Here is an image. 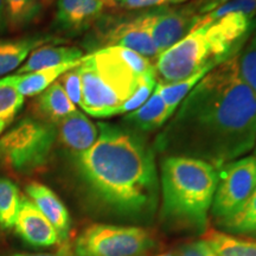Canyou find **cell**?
Returning <instances> with one entry per match:
<instances>
[{"label": "cell", "instance_id": "6da1fadb", "mask_svg": "<svg viewBox=\"0 0 256 256\" xmlns=\"http://www.w3.org/2000/svg\"><path fill=\"white\" fill-rule=\"evenodd\" d=\"M238 55L208 72L185 96L156 136L158 151L220 168L254 148L256 94L240 74Z\"/></svg>", "mask_w": 256, "mask_h": 256}, {"label": "cell", "instance_id": "7a4b0ae2", "mask_svg": "<svg viewBox=\"0 0 256 256\" xmlns=\"http://www.w3.org/2000/svg\"><path fill=\"white\" fill-rule=\"evenodd\" d=\"M98 136L75 156L78 174L94 196L124 216L156 209L158 174L153 148L133 130L98 122Z\"/></svg>", "mask_w": 256, "mask_h": 256}, {"label": "cell", "instance_id": "3957f363", "mask_svg": "<svg viewBox=\"0 0 256 256\" xmlns=\"http://www.w3.org/2000/svg\"><path fill=\"white\" fill-rule=\"evenodd\" d=\"M252 28V18L230 14L206 23H198L154 63L156 82L168 84L188 78L202 69H214L238 55Z\"/></svg>", "mask_w": 256, "mask_h": 256}, {"label": "cell", "instance_id": "277c9868", "mask_svg": "<svg viewBox=\"0 0 256 256\" xmlns=\"http://www.w3.org/2000/svg\"><path fill=\"white\" fill-rule=\"evenodd\" d=\"M78 69L82 82L80 107L90 116L104 119L119 115L122 104L132 98L154 66L136 51L107 46L83 56Z\"/></svg>", "mask_w": 256, "mask_h": 256}, {"label": "cell", "instance_id": "5b68a950", "mask_svg": "<svg viewBox=\"0 0 256 256\" xmlns=\"http://www.w3.org/2000/svg\"><path fill=\"white\" fill-rule=\"evenodd\" d=\"M218 168L209 162L168 156L162 162V215L200 230L206 226Z\"/></svg>", "mask_w": 256, "mask_h": 256}, {"label": "cell", "instance_id": "8992f818", "mask_svg": "<svg viewBox=\"0 0 256 256\" xmlns=\"http://www.w3.org/2000/svg\"><path fill=\"white\" fill-rule=\"evenodd\" d=\"M57 139L56 126L36 118H24L0 138V168L28 176L46 165Z\"/></svg>", "mask_w": 256, "mask_h": 256}, {"label": "cell", "instance_id": "52a82bcc", "mask_svg": "<svg viewBox=\"0 0 256 256\" xmlns=\"http://www.w3.org/2000/svg\"><path fill=\"white\" fill-rule=\"evenodd\" d=\"M153 247L145 229L98 223L80 234L74 249L80 256H146Z\"/></svg>", "mask_w": 256, "mask_h": 256}, {"label": "cell", "instance_id": "ba28073f", "mask_svg": "<svg viewBox=\"0 0 256 256\" xmlns=\"http://www.w3.org/2000/svg\"><path fill=\"white\" fill-rule=\"evenodd\" d=\"M256 188V156L236 159L218 168V183L214 194L211 212L224 220L244 206Z\"/></svg>", "mask_w": 256, "mask_h": 256}, {"label": "cell", "instance_id": "9c48e42d", "mask_svg": "<svg viewBox=\"0 0 256 256\" xmlns=\"http://www.w3.org/2000/svg\"><path fill=\"white\" fill-rule=\"evenodd\" d=\"M156 8L139 14L126 16L106 25L101 34V48H126L146 58H158V50L153 42L151 28Z\"/></svg>", "mask_w": 256, "mask_h": 256}, {"label": "cell", "instance_id": "30bf717a", "mask_svg": "<svg viewBox=\"0 0 256 256\" xmlns=\"http://www.w3.org/2000/svg\"><path fill=\"white\" fill-rule=\"evenodd\" d=\"M200 17L190 4L177 8H156L151 34L159 55L190 34Z\"/></svg>", "mask_w": 256, "mask_h": 256}, {"label": "cell", "instance_id": "8fae6325", "mask_svg": "<svg viewBox=\"0 0 256 256\" xmlns=\"http://www.w3.org/2000/svg\"><path fill=\"white\" fill-rule=\"evenodd\" d=\"M113 0H57L55 26L66 34H80L95 24Z\"/></svg>", "mask_w": 256, "mask_h": 256}, {"label": "cell", "instance_id": "7c38bea8", "mask_svg": "<svg viewBox=\"0 0 256 256\" xmlns=\"http://www.w3.org/2000/svg\"><path fill=\"white\" fill-rule=\"evenodd\" d=\"M14 229L32 247L46 248L60 243L58 234L52 224L26 196H22Z\"/></svg>", "mask_w": 256, "mask_h": 256}, {"label": "cell", "instance_id": "4fadbf2b", "mask_svg": "<svg viewBox=\"0 0 256 256\" xmlns=\"http://www.w3.org/2000/svg\"><path fill=\"white\" fill-rule=\"evenodd\" d=\"M25 192L26 197L34 202V206L56 229L60 243L66 242L72 229V218L60 197L50 188L38 182L28 183L25 186Z\"/></svg>", "mask_w": 256, "mask_h": 256}, {"label": "cell", "instance_id": "5bb4252c", "mask_svg": "<svg viewBox=\"0 0 256 256\" xmlns=\"http://www.w3.org/2000/svg\"><path fill=\"white\" fill-rule=\"evenodd\" d=\"M56 132L60 142L75 156L88 151L98 136V124L80 110L60 120L56 124Z\"/></svg>", "mask_w": 256, "mask_h": 256}, {"label": "cell", "instance_id": "9a60e30c", "mask_svg": "<svg viewBox=\"0 0 256 256\" xmlns=\"http://www.w3.org/2000/svg\"><path fill=\"white\" fill-rule=\"evenodd\" d=\"M172 115L174 112L165 104L158 87L156 86L148 100L138 110L124 115L122 121L136 132H153L164 126L171 119Z\"/></svg>", "mask_w": 256, "mask_h": 256}, {"label": "cell", "instance_id": "2e32d148", "mask_svg": "<svg viewBox=\"0 0 256 256\" xmlns=\"http://www.w3.org/2000/svg\"><path fill=\"white\" fill-rule=\"evenodd\" d=\"M83 57V51L76 46H42L34 49L26 60L17 69V75L38 72L60 64L78 62Z\"/></svg>", "mask_w": 256, "mask_h": 256}, {"label": "cell", "instance_id": "e0dca14e", "mask_svg": "<svg viewBox=\"0 0 256 256\" xmlns=\"http://www.w3.org/2000/svg\"><path fill=\"white\" fill-rule=\"evenodd\" d=\"M34 106L38 119L55 126L64 118L78 110L58 81L54 82L50 87L37 95Z\"/></svg>", "mask_w": 256, "mask_h": 256}, {"label": "cell", "instance_id": "ac0fdd59", "mask_svg": "<svg viewBox=\"0 0 256 256\" xmlns=\"http://www.w3.org/2000/svg\"><path fill=\"white\" fill-rule=\"evenodd\" d=\"M50 38L30 36L0 40V76L17 70L30 54L49 42Z\"/></svg>", "mask_w": 256, "mask_h": 256}, {"label": "cell", "instance_id": "d6986e66", "mask_svg": "<svg viewBox=\"0 0 256 256\" xmlns=\"http://www.w3.org/2000/svg\"><path fill=\"white\" fill-rule=\"evenodd\" d=\"M81 60L78 62L60 64V66H52V68L23 74V75H17L16 74V83H17L18 92L24 98L25 96L40 95L42 92H44L48 87H50L54 82H56L57 78H60L63 74L78 66L81 63Z\"/></svg>", "mask_w": 256, "mask_h": 256}, {"label": "cell", "instance_id": "ffe728a7", "mask_svg": "<svg viewBox=\"0 0 256 256\" xmlns=\"http://www.w3.org/2000/svg\"><path fill=\"white\" fill-rule=\"evenodd\" d=\"M204 241L217 256H256V238H243L230 234L210 229Z\"/></svg>", "mask_w": 256, "mask_h": 256}, {"label": "cell", "instance_id": "44dd1931", "mask_svg": "<svg viewBox=\"0 0 256 256\" xmlns=\"http://www.w3.org/2000/svg\"><path fill=\"white\" fill-rule=\"evenodd\" d=\"M4 2L8 30H24L40 19L43 12L40 0H2Z\"/></svg>", "mask_w": 256, "mask_h": 256}, {"label": "cell", "instance_id": "7402d4cb", "mask_svg": "<svg viewBox=\"0 0 256 256\" xmlns=\"http://www.w3.org/2000/svg\"><path fill=\"white\" fill-rule=\"evenodd\" d=\"M20 200L17 184L11 179L0 177V226L2 229L14 228Z\"/></svg>", "mask_w": 256, "mask_h": 256}, {"label": "cell", "instance_id": "603a6c76", "mask_svg": "<svg viewBox=\"0 0 256 256\" xmlns=\"http://www.w3.org/2000/svg\"><path fill=\"white\" fill-rule=\"evenodd\" d=\"M24 104V96L18 92L16 75L0 78V120L8 124L17 116Z\"/></svg>", "mask_w": 256, "mask_h": 256}, {"label": "cell", "instance_id": "cb8c5ba5", "mask_svg": "<svg viewBox=\"0 0 256 256\" xmlns=\"http://www.w3.org/2000/svg\"><path fill=\"white\" fill-rule=\"evenodd\" d=\"M211 70L212 69H202L198 72L194 74V75L182 80V81L168 83V84H160V83H156V87L159 89L160 95L164 98L165 104H168L170 110L174 113L176 110L178 108V106L180 104V102L185 98V96H186L188 92L194 89V86H196L208 72H210Z\"/></svg>", "mask_w": 256, "mask_h": 256}, {"label": "cell", "instance_id": "d4e9b609", "mask_svg": "<svg viewBox=\"0 0 256 256\" xmlns=\"http://www.w3.org/2000/svg\"><path fill=\"white\" fill-rule=\"evenodd\" d=\"M220 226L230 234L252 235L256 232V188L244 206L234 216L220 220Z\"/></svg>", "mask_w": 256, "mask_h": 256}, {"label": "cell", "instance_id": "484cf974", "mask_svg": "<svg viewBox=\"0 0 256 256\" xmlns=\"http://www.w3.org/2000/svg\"><path fill=\"white\" fill-rule=\"evenodd\" d=\"M238 64L242 78L256 94V32L240 50Z\"/></svg>", "mask_w": 256, "mask_h": 256}, {"label": "cell", "instance_id": "4316f807", "mask_svg": "<svg viewBox=\"0 0 256 256\" xmlns=\"http://www.w3.org/2000/svg\"><path fill=\"white\" fill-rule=\"evenodd\" d=\"M230 14H243L248 17L254 18L256 14V0H232V2L220 5V8L209 12V14L200 16L198 19V23L216 20V19H220Z\"/></svg>", "mask_w": 256, "mask_h": 256}, {"label": "cell", "instance_id": "83f0119b", "mask_svg": "<svg viewBox=\"0 0 256 256\" xmlns=\"http://www.w3.org/2000/svg\"><path fill=\"white\" fill-rule=\"evenodd\" d=\"M58 82L62 84L64 92L68 95L70 101L74 104L80 106L82 100V82L78 66L70 69L66 74H63L58 80Z\"/></svg>", "mask_w": 256, "mask_h": 256}, {"label": "cell", "instance_id": "f1b7e54d", "mask_svg": "<svg viewBox=\"0 0 256 256\" xmlns=\"http://www.w3.org/2000/svg\"><path fill=\"white\" fill-rule=\"evenodd\" d=\"M190 0H115L114 8L124 10H142L151 8H162V6L183 4Z\"/></svg>", "mask_w": 256, "mask_h": 256}, {"label": "cell", "instance_id": "f546056e", "mask_svg": "<svg viewBox=\"0 0 256 256\" xmlns=\"http://www.w3.org/2000/svg\"><path fill=\"white\" fill-rule=\"evenodd\" d=\"M178 256H217L208 243L202 241H194L183 246L178 252Z\"/></svg>", "mask_w": 256, "mask_h": 256}, {"label": "cell", "instance_id": "4dcf8cb0", "mask_svg": "<svg viewBox=\"0 0 256 256\" xmlns=\"http://www.w3.org/2000/svg\"><path fill=\"white\" fill-rule=\"evenodd\" d=\"M228 2L232 0H192L188 4L198 16H204Z\"/></svg>", "mask_w": 256, "mask_h": 256}, {"label": "cell", "instance_id": "1f68e13d", "mask_svg": "<svg viewBox=\"0 0 256 256\" xmlns=\"http://www.w3.org/2000/svg\"><path fill=\"white\" fill-rule=\"evenodd\" d=\"M8 256H80L75 249H72L69 246H63L58 252H43V254H28V252H19V254Z\"/></svg>", "mask_w": 256, "mask_h": 256}, {"label": "cell", "instance_id": "d6a6232c", "mask_svg": "<svg viewBox=\"0 0 256 256\" xmlns=\"http://www.w3.org/2000/svg\"><path fill=\"white\" fill-rule=\"evenodd\" d=\"M6 31H8V20H6L4 2L0 0V34H2Z\"/></svg>", "mask_w": 256, "mask_h": 256}, {"label": "cell", "instance_id": "836d02e7", "mask_svg": "<svg viewBox=\"0 0 256 256\" xmlns=\"http://www.w3.org/2000/svg\"><path fill=\"white\" fill-rule=\"evenodd\" d=\"M8 124H6V122H4V121L0 120V134L2 133V130H5V127L8 126Z\"/></svg>", "mask_w": 256, "mask_h": 256}, {"label": "cell", "instance_id": "e575fe53", "mask_svg": "<svg viewBox=\"0 0 256 256\" xmlns=\"http://www.w3.org/2000/svg\"><path fill=\"white\" fill-rule=\"evenodd\" d=\"M40 2H42V4H43V6H48V5H50L54 0H40Z\"/></svg>", "mask_w": 256, "mask_h": 256}, {"label": "cell", "instance_id": "d590c367", "mask_svg": "<svg viewBox=\"0 0 256 256\" xmlns=\"http://www.w3.org/2000/svg\"><path fill=\"white\" fill-rule=\"evenodd\" d=\"M252 238H256V232H255V234H252Z\"/></svg>", "mask_w": 256, "mask_h": 256}, {"label": "cell", "instance_id": "8d00e7d4", "mask_svg": "<svg viewBox=\"0 0 256 256\" xmlns=\"http://www.w3.org/2000/svg\"><path fill=\"white\" fill-rule=\"evenodd\" d=\"M254 148H255V154H254V156H256V144H255V147H254Z\"/></svg>", "mask_w": 256, "mask_h": 256}, {"label": "cell", "instance_id": "74e56055", "mask_svg": "<svg viewBox=\"0 0 256 256\" xmlns=\"http://www.w3.org/2000/svg\"><path fill=\"white\" fill-rule=\"evenodd\" d=\"M159 256H171V255H159Z\"/></svg>", "mask_w": 256, "mask_h": 256}, {"label": "cell", "instance_id": "f35d334b", "mask_svg": "<svg viewBox=\"0 0 256 256\" xmlns=\"http://www.w3.org/2000/svg\"><path fill=\"white\" fill-rule=\"evenodd\" d=\"M113 2H115V0H113Z\"/></svg>", "mask_w": 256, "mask_h": 256}]
</instances>
